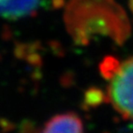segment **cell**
<instances>
[{"label":"cell","instance_id":"obj_1","mask_svg":"<svg viewBox=\"0 0 133 133\" xmlns=\"http://www.w3.org/2000/svg\"><path fill=\"white\" fill-rule=\"evenodd\" d=\"M107 75L110 103L121 115L133 120V57L114 66Z\"/></svg>","mask_w":133,"mask_h":133},{"label":"cell","instance_id":"obj_2","mask_svg":"<svg viewBox=\"0 0 133 133\" xmlns=\"http://www.w3.org/2000/svg\"><path fill=\"white\" fill-rule=\"evenodd\" d=\"M43 132H82L83 122L76 114H57L44 125Z\"/></svg>","mask_w":133,"mask_h":133},{"label":"cell","instance_id":"obj_3","mask_svg":"<svg viewBox=\"0 0 133 133\" xmlns=\"http://www.w3.org/2000/svg\"><path fill=\"white\" fill-rule=\"evenodd\" d=\"M41 0H0V16L7 19H20L33 13Z\"/></svg>","mask_w":133,"mask_h":133},{"label":"cell","instance_id":"obj_4","mask_svg":"<svg viewBox=\"0 0 133 133\" xmlns=\"http://www.w3.org/2000/svg\"><path fill=\"white\" fill-rule=\"evenodd\" d=\"M130 7H131V10L133 11V0H130Z\"/></svg>","mask_w":133,"mask_h":133}]
</instances>
